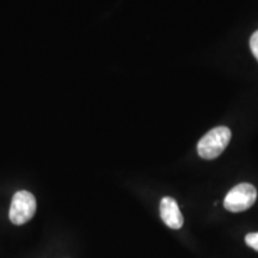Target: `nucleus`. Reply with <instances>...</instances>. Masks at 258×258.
<instances>
[{
    "label": "nucleus",
    "instance_id": "f03ea898",
    "mask_svg": "<svg viewBox=\"0 0 258 258\" xmlns=\"http://www.w3.org/2000/svg\"><path fill=\"white\" fill-rule=\"evenodd\" d=\"M36 213V200L31 192L21 190L14 195L9 217L12 224L23 225L30 221Z\"/></svg>",
    "mask_w": 258,
    "mask_h": 258
},
{
    "label": "nucleus",
    "instance_id": "f257e3e1",
    "mask_svg": "<svg viewBox=\"0 0 258 258\" xmlns=\"http://www.w3.org/2000/svg\"><path fill=\"white\" fill-rule=\"evenodd\" d=\"M232 133L227 127H217L209 131L198 144V153L203 159L213 160L224 152L231 141Z\"/></svg>",
    "mask_w": 258,
    "mask_h": 258
},
{
    "label": "nucleus",
    "instance_id": "7ed1b4c3",
    "mask_svg": "<svg viewBox=\"0 0 258 258\" xmlns=\"http://www.w3.org/2000/svg\"><path fill=\"white\" fill-rule=\"evenodd\" d=\"M257 199V190L250 183H240L235 185L226 195L224 207L233 213L244 212L251 208Z\"/></svg>",
    "mask_w": 258,
    "mask_h": 258
},
{
    "label": "nucleus",
    "instance_id": "423d86ee",
    "mask_svg": "<svg viewBox=\"0 0 258 258\" xmlns=\"http://www.w3.org/2000/svg\"><path fill=\"white\" fill-rule=\"evenodd\" d=\"M250 48L251 50H252V54L254 55V57L258 60V30L256 32H253V35L251 36Z\"/></svg>",
    "mask_w": 258,
    "mask_h": 258
},
{
    "label": "nucleus",
    "instance_id": "39448f33",
    "mask_svg": "<svg viewBox=\"0 0 258 258\" xmlns=\"http://www.w3.org/2000/svg\"><path fill=\"white\" fill-rule=\"evenodd\" d=\"M245 243L249 245L250 247H252L253 250L258 251V232L247 234L246 237H245Z\"/></svg>",
    "mask_w": 258,
    "mask_h": 258
},
{
    "label": "nucleus",
    "instance_id": "20e7f679",
    "mask_svg": "<svg viewBox=\"0 0 258 258\" xmlns=\"http://www.w3.org/2000/svg\"><path fill=\"white\" fill-rule=\"evenodd\" d=\"M160 217L167 227L172 230L182 228L183 222H184L178 203L172 198H164L160 201Z\"/></svg>",
    "mask_w": 258,
    "mask_h": 258
}]
</instances>
